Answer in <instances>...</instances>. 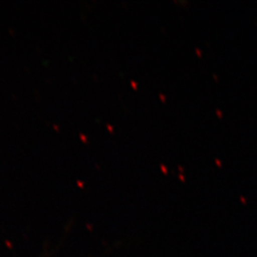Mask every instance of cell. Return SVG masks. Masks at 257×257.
<instances>
[]
</instances>
